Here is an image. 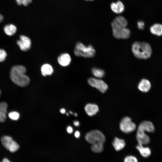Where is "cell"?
Listing matches in <instances>:
<instances>
[{"label": "cell", "mask_w": 162, "mask_h": 162, "mask_svg": "<svg viewBox=\"0 0 162 162\" xmlns=\"http://www.w3.org/2000/svg\"><path fill=\"white\" fill-rule=\"evenodd\" d=\"M89 0L92 1V0Z\"/></svg>", "instance_id": "obj_40"}, {"label": "cell", "mask_w": 162, "mask_h": 162, "mask_svg": "<svg viewBox=\"0 0 162 162\" xmlns=\"http://www.w3.org/2000/svg\"><path fill=\"white\" fill-rule=\"evenodd\" d=\"M151 88L150 82L146 79H142L138 85V88L141 91L147 92L149 91Z\"/></svg>", "instance_id": "obj_12"}, {"label": "cell", "mask_w": 162, "mask_h": 162, "mask_svg": "<svg viewBox=\"0 0 162 162\" xmlns=\"http://www.w3.org/2000/svg\"><path fill=\"white\" fill-rule=\"evenodd\" d=\"M18 5H23L27 6L32 2V0H15Z\"/></svg>", "instance_id": "obj_25"}, {"label": "cell", "mask_w": 162, "mask_h": 162, "mask_svg": "<svg viewBox=\"0 0 162 162\" xmlns=\"http://www.w3.org/2000/svg\"><path fill=\"white\" fill-rule=\"evenodd\" d=\"M6 113L0 111V122H4L6 118Z\"/></svg>", "instance_id": "obj_28"}, {"label": "cell", "mask_w": 162, "mask_h": 162, "mask_svg": "<svg viewBox=\"0 0 162 162\" xmlns=\"http://www.w3.org/2000/svg\"><path fill=\"white\" fill-rule=\"evenodd\" d=\"M70 113L71 114H73L72 112L71 111H70Z\"/></svg>", "instance_id": "obj_37"}, {"label": "cell", "mask_w": 162, "mask_h": 162, "mask_svg": "<svg viewBox=\"0 0 162 162\" xmlns=\"http://www.w3.org/2000/svg\"><path fill=\"white\" fill-rule=\"evenodd\" d=\"M1 162H11L8 159L6 158H4Z\"/></svg>", "instance_id": "obj_34"}, {"label": "cell", "mask_w": 162, "mask_h": 162, "mask_svg": "<svg viewBox=\"0 0 162 162\" xmlns=\"http://www.w3.org/2000/svg\"><path fill=\"white\" fill-rule=\"evenodd\" d=\"M121 130L125 134H129L134 132L136 128V126L131 118L128 116H124L121 120L120 124Z\"/></svg>", "instance_id": "obj_7"}, {"label": "cell", "mask_w": 162, "mask_h": 162, "mask_svg": "<svg viewBox=\"0 0 162 162\" xmlns=\"http://www.w3.org/2000/svg\"><path fill=\"white\" fill-rule=\"evenodd\" d=\"M113 36L118 39H127L130 35V30L113 20L111 23Z\"/></svg>", "instance_id": "obj_5"}, {"label": "cell", "mask_w": 162, "mask_h": 162, "mask_svg": "<svg viewBox=\"0 0 162 162\" xmlns=\"http://www.w3.org/2000/svg\"><path fill=\"white\" fill-rule=\"evenodd\" d=\"M151 33L155 35L160 36L162 35V25L158 23L153 24L150 28Z\"/></svg>", "instance_id": "obj_15"}, {"label": "cell", "mask_w": 162, "mask_h": 162, "mask_svg": "<svg viewBox=\"0 0 162 162\" xmlns=\"http://www.w3.org/2000/svg\"><path fill=\"white\" fill-rule=\"evenodd\" d=\"M74 115L76 117H77L78 116V115L77 114V113H75L74 114Z\"/></svg>", "instance_id": "obj_36"}, {"label": "cell", "mask_w": 162, "mask_h": 162, "mask_svg": "<svg viewBox=\"0 0 162 162\" xmlns=\"http://www.w3.org/2000/svg\"><path fill=\"white\" fill-rule=\"evenodd\" d=\"M110 7L112 10L113 12L116 14H118V7L116 3H112L111 4Z\"/></svg>", "instance_id": "obj_27"}, {"label": "cell", "mask_w": 162, "mask_h": 162, "mask_svg": "<svg viewBox=\"0 0 162 162\" xmlns=\"http://www.w3.org/2000/svg\"><path fill=\"white\" fill-rule=\"evenodd\" d=\"M41 72L44 76L51 75L53 72L52 66L49 64L46 63L43 64L41 67Z\"/></svg>", "instance_id": "obj_16"}, {"label": "cell", "mask_w": 162, "mask_h": 162, "mask_svg": "<svg viewBox=\"0 0 162 162\" xmlns=\"http://www.w3.org/2000/svg\"><path fill=\"white\" fill-rule=\"evenodd\" d=\"M85 0L87 1V0Z\"/></svg>", "instance_id": "obj_41"}, {"label": "cell", "mask_w": 162, "mask_h": 162, "mask_svg": "<svg viewBox=\"0 0 162 162\" xmlns=\"http://www.w3.org/2000/svg\"><path fill=\"white\" fill-rule=\"evenodd\" d=\"M91 72L93 75L97 78H102L105 75V72L104 70L96 67L92 68Z\"/></svg>", "instance_id": "obj_19"}, {"label": "cell", "mask_w": 162, "mask_h": 162, "mask_svg": "<svg viewBox=\"0 0 162 162\" xmlns=\"http://www.w3.org/2000/svg\"><path fill=\"white\" fill-rule=\"evenodd\" d=\"M136 148L143 157H148L151 154V151L148 147H144L142 144L138 143L136 146Z\"/></svg>", "instance_id": "obj_17"}, {"label": "cell", "mask_w": 162, "mask_h": 162, "mask_svg": "<svg viewBox=\"0 0 162 162\" xmlns=\"http://www.w3.org/2000/svg\"><path fill=\"white\" fill-rule=\"evenodd\" d=\"M9 117L13 120H17L20 118V114L19 112L16 111H12L8 114Z\"/></svg>", "instance_id": "obj_21"}, {"label": "cell", "mask_w": 162, "mask_h": 162, "mask_svg": "<svg viewBox=\"0 0 162 162\" xmlns=\"http://www.w3.org/2000/svg\"><path fill=\"white\" fill-rule=\"evenodd\" d=\"M3 20V16L0 14V23Z\"/></svg>", "instance_id": "obj_35"}, {"label": "cell", "mask_w": 162, "mask_h": 162, "mask_svg": "<svg viewBox=\"0 0 162 162\" xmlns=\"http://www.w3.org/2000/svg\"><path fill=\"white\" fill-rule=\"evenodd\" d=\"M60 112L61 113L64 114L65 113V109L63 108H62L60 110Z\"/></svg>", "instance_id": "obj_33"}, {"label": "cell", "mask_w": 162, "mask_h": 162, "mask_svg": "<svg viewBox=\"0 0 162 162\" xmlns=\"http://www.w3.org/2000/svg\"><path fill=\"white\" fill-rule=\"evenodd\" d=\"M74 136L77 138H79L80 136V133L78 130L76 131L74 133Z\"/></svg>", "instance_id": "obj_31"}, {"label": "cell", "mask_w": 162, "mask_h": 162, "mask_svg": "<svg viewBox=\"0 0 162 162\" xmlns=\"http://www.w3.org/2000/svg\"><path fill=\"white\" fill-rule=\"evenodd\" d=\"M4 30L5 33L8 36H12L16 33L17 28L13 24L7 25L4 26Z\"/></svg>", "instance_id": "obj_18"}, {"label": "cell", "mask_w": 162, "mask_h": 162, "mask_svg": "<svg viewBox=\"0 0 162 162\" xmlns=\"http://www.w3.org/2000/svg\"><path fill=\"white\" fill-rule=\"evenodd\" d=\"M86 141L92 145L98 143H104L106 138L104 134L100 130H94L87 132L85 136Z\"/></svg>", "instance_id": "obj_6"}, {"label": "cell", "mask_w": 162, "mask_h": 162, "mask_svg": "<svg viewBox=\"0 0 162 162\" xmlns=\"http://www.w3.org/2000/svg\"><path fill=\"white\" fill-rule=\"evenodd\" d=\"M87 81L90 86L95 88L102 93L105 92L108 88V85L101 79L90 77L88 79Z\"/></svg>", "instance_id": "obj_9"}, {"label": "cell", "mask_w": 162, "mask_h": 162, "mask_svg": "<svg viewBox=\"0 0 162 162\" xmlns=\"http://www.w3.org/2000/svg\"><path fill=\"white\" fill-rule=\"evenodd\" d=\"M67 131L68 133L71 134L73 132V129L71 126H69L67 128Z\"/></svg>", "instance_id": "obj_30"}, {"label": "cell", "mask_w": 162, "mask_h": 162, "mask_svg": "<svg viewBox=\"0 0 162 162\" xmlns=\"http://www.w3.org/2000/svg\"><path fill=\"white\" fill-rule=\"evenodd\" d=\"M118 7V14L122 13L124 9V7L123 3L120 1H118L116 3Z\"/></svg>", "instance_id": "obj_23"}, {"label": "cell", "mask_w": 162, "mask_h": 162, "mask_svg": "<svg viewBox=\"0 0 162 162\" xmlns=\"http://www.w3.org/2000/svg\"><path fill=\"white\" fill-rule=\"evenodd\" d=\"M67 116H68V115H69V114H68V113H67Z\"/></svg>", "instance_id": "obj_38"}, {"label": "cell", "mask_w": 162, "mask_h": 162, "mask_svg": "<svg viewBox=\"0 0 162 162\" xmlns=\"http://www.w3.org/2000/svg\"><path fill=\"white\" fill-rule=\"evenodd\" d=\"M7 108L8 105L6 103L4 102L0 103V111L7 114Z\"/></svg>", "instance_id": "obj_24"}, {"label": "cell", "mask_w": 162, "mask_h": 162, "mask_svg": "<svg viewBox=\"0 0 162 162\" xmlns=\"http://www.w3.org/2000/svg\"><path fill=\"white\" fill-rule=\"evenodd\" d=\"M26 70L22 65H16L11 68L10 72V79L17 85L21 87L28 86L30 82L28 76L26 74Z\"/></svg>", "instance_id": "obj_1"}, {"label": "cell", "mask_w": 162, "mask_h": 162, "mask_svg": "<svg viewBox=\"0 0 162 162\" xmlns=\"http://www.w3.org/2000/svg\"><path fill=\"white\" fill-rule=\"evenodd\" d=\"M74 125L76 127H78L80 125V122L78 121H75L74 122Z\"/></svg>", "instance_id": "obj_32"}, {"label": "cell", "mask_w": 162, "mask_h": 162, "mask_svg": "<svg viewBox=\"0 0 162 162\" xmlns=\"http://www.w3.org/2000/svg\"><path fill=\"white\" fill-rule=\"evenodd\" d=\"M57 61L60 65L63 67H66L70 64L71 59L69 54L64 53L61 54L58 57Z\"/></svg>", "instance_id": "obj_11"}, {"label": "cell", "mask_w": 162, "mask_h": 162, "mask_svg": "<svg viewBox=\"0 0 162 162\" xmlns=\"http://www.w3.org/2000/svg\"><path fill=\"white\" fill-rule=\"evenodd\" d=\"M132 51L136 58L146 59L151 56L152 50L150 45L144 41H136L132 45Z\"/></svg>", "instance_id": "obj_3"}, {"label": "cell", "mask_w": 162, "mask_h": 162, "mask_svg": "<svg viewBox=\"0 0 162 162\" xmlns=\"http://www.w3.org/2000/svg\"><path fill=\"white\" fill-rule=\"evenodd\" d=\"M137 27L140 30H143L144 29L145 24L144 22L141 20L138 21L137 22Z\"/></svg>", "instance_id": "obj_29"}, {"label": "cell", "mask_w": 162, "mask_h": 162, "mask_svg": "<svg viewBox=\"0 0 162 162\" xmlns=\"http://www.w3.org/2000/svg\"><path fill=\"white\" fill-rule=\"evenodd\" d=\"M104 144L102 143H98L92 144L91 147V150L94 153H100L103 151Z\"/></svg>", "instance_id": "obj_20"}, {"label": "cell", "mask_w": 162, "mask_h": 162, "mask_svg": "<svg viewBox=\"0 0 162 162\" xmlns=\"http://www.w3.org/2000/svg\"><path fill=\"white\" fill-rule=\"evenodd\" d=\"M0 93H1V92H0Z\"/></svg>", "instance_id": "obj_39"}, {"label": "cell", "mask_w": 162, "mask_h": 162, "mask_svg": "<svg viewBox=\"0 0 162 162\" xmlns=\"http://www.w3.org/2000/svg\"><path fill=\"white\" fill-rule=\"evenodd\" d=\"M155 129L152 123L148 121H144L139 124L136 131V138L138 143L142 145H146L150 142L149 136L145 132H154Z\"/></svg>", "instance_id": "obj_2"}, {"label": "cell", "mask_w": 162, "mask_h": 162, "mask_svg": "<svg viewBox=\"0 0 162 162\" xmlns=\"http://www.w3.org/2000/svg\"><path fill=\"white\" fill-rule=\"evenodd\" d=\"M112 145L116 151H119L125 147L126 143L124 140L115 137L112 142Z\"/></svg>", "instance_id": "obj_14"}, {"label": "cell", "mask_w": 162, "mask_h": 162, "mask_svg": "<svg viewBox=\"0 0 162 162\" xmlns=\"http://www.w3.org/2000/svg\"><path fill=\"white\" fill-rule=\"evenodd\" d=\"M7 54L5 51L2 49H0V62H3L5 59Z\"/></svg>", "instance_id": "obj_26"}, {"label": "cell", "mask_w": 162, "mask_h": 162, "mask_svg": "<svg viewBox=\"0 0 162 162\" xmlns=\"http://www.w3.org/2000/svg\"><path fill=\"white\" fill-rule=\"evenodd\" d=\"M85 110L87 114L90 116H92L99 111L98 106L95 104L88 103L85 106Z\"/></svg>", "instance_id": "obj_13"}, {"label": "cell", "mask_w": 162, "mask_h": 162, "mask_svg": "<svg viewBox=\"0 0 162 162\" xmlns=\"http://www.w3.org/2000/svg\"><path fill=\"white\" fill-rule=\"evenodd\" d=\"M124 162H138V160L136 158L135 156L129 155L125 158Z\"/></svg>", "instance_id": "obj_22"}, {"label": "cell", "mask_w": 162, "mask_h": 162, "mask_svg": "<svg viewBox=\"0 0 162 162\" xmlns=\"http://www.w3.org/2000/svg\"><path fill=\"white\" fill-rule=\"evenodd\" d=\"M17 44L21 50L26 51L30 49L32 42L29 38L25 35H21L20 36V40L17 41Z\"/></svg>", "instance_id": "obj_10"}, {"label": "cell", "mask_w": 162, "mask_h": 162, "mask_svg": "<svg viewBox=\"0 0 162 162\" xmlns=\"http://www.w3.org/2000/svg\"><path fill=\"white\" fill-rule=\"evenodd\" d=\"M3 146L11 152L16 151L19 148L18 144L12 138L8 136H4L1 138Z\"/></svg>", "instance_id": "obj_8"}, {"label": "cell", "mask_w": 162, "mask_h": 162, "mask_svg": "<svg viewBox=\"0 0 162 162\" xmlns=\"http://www.w3.org/2000/svg\"><path fill=\"white\" fill-rule=\"evenodd\" d=\"M74 53L77 57L91 58L94 56L95 51L92 45L86 46L82 43L78 42L76 44Z\"/></svg>", "instance_id": "obj_4"}]
</instances>
